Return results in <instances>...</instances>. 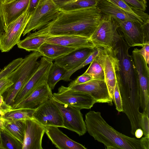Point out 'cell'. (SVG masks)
Masks as SVG:
<instances>
[{"instance_id": "1", "label": "cell", "mask_w": 149, "mask_h": 149, "mask_svg": "<svg viewBox=\"0 0 149 149\" xmlns=\"http://www.w3.org/2000/svg\"><path fill=\"white\" fill-rule=\"evenodd\" d=\"M102 16L96 7L60 11L57 17L43 27L51 36L74 35L90 38Z\"/></svg>"}, {"instance_id": "2", "label": "cell", "mask_w": 149, "mask_h": 149, "mask_svg": "<svg viewBox=\"0 0 149 149\" xmlns=\"http://www.w3.org/2000/svg\"><path fill=\"white\" fill-rule=\"evenodd\" d=\"M87 131L108 149H149V138L139 139L123 134L109 125L100 112L90 111L85 115Z\"/></svg>"}, {"instance_id": "3", "label": "cell", "mask_w": 149, "mask_h": 149, "mask_svg": "<svg viewBox=\"0 0 149 149\" xmlns=\"http://www.w3.org/2000/svg\"><path fill=\"white\" fill-rule=\"evenodd\" d=\"M42 56L39 52H33L26 56L20 65L7 77L13 83L6 91L7 93L4 101L7 104H13L18 93L38 68L39 65L38 60Z\"/></svg>"}, {"instance_id": "4", "label": "cell", "mask_w": 149, "mask_h": 149, "mask_svg": "<svg viewBox=\"0 0 149 149\" xmlns=\"http://www.w3.org/2000/svg\"><path fill=\"white\" fill-rule=\"evenodd\" d=\"M122 36L115 19L102 15L98 26L90 39L95 47L114 48Z\"/></svg>"}, {"instance_id": "5", "label": "cell", "mask_w": 149, "mask_h": 149, "mask_svg": "<svg viewBox=\"0 0 149 149\" xmlns=\"http://www.w3.org/2000/svg\"><path fill=\"white\" fill-rule=\"evenodd\" d=\"M136 81L138 88L140 107L143 111H149V69L148 64L139 53L138 49L134 48L132 55Z\"/></svg>"}, {"instance_id": "6", "label": "cell", "mask_w": 149, "mask_h": 149, "mask_svg": "<svg viewBox=\"0 0 149 149\" xmlns=\"http://www.w3.org/2000/svg\"><path fill=\"white\" fill-rule=\"evenodd\" d=\"M59 11L53 0H39L23 32V36L47 25L57 17Z\"/></svg>"}, {"instance_id": "7", "label": "cell", "mask_w": 149, "mask_h": 149, "mask_svg": "<svg viewBox=\"0 0 149 149\" xmlns=\"http://www.w3.org/2000/svg\"><path fill=\"white\" fill-rule=\"evenodd\" d=\"M57 93L52 94L55 101L63 104L74 107L80 110L91 109L96 103L88 94L72 90L68 87L61 86Z\"/></svg>"}, {"instance_id": "8", "label": "cell", "mask_w": 149, "mask_h": 149, "mask_svg": "<svg viewBox=\"0 0 149 149\" xmlns=\"http://www.w3.org/2000/svg\"><path fill=\"white\" fill-rule=\"evenodd\" d=\"M53 61L44 56L41 58L38 68L18 93L12 106L19 103L38 86L47 82L48 73L53 63Z\"/></svg>"}, {"instance_id": "9", "label": "cell", "mask_w": 149, "mask_h": 149, "mask_svg": "<svg viewBox=\"0 0 149 149\" xmlns=\"http://www.w3.org/2000/svg\"><path fill=\"white\" fill-rule=\"evenodd\" d=\"M31 15L27 10L5 29L0 36V50L2 52H9L19 42Z\"/></svg>"}, {"instance_id": "10", "label": "cell", "mask_w": 149, "mask_h": 149, "mask_svg": "<svg viewBox=\"0 0 149 149\" xmlns=\"http://www.w3.org/2000/svg\"><path fill=\"white\" fill-rule=\"evenodd\" d=\"M98 57L104 71V81L113 101L118 65V60L114 49L102 48Z\"/></svg>"}, {"instance_id": "11", "label": "cell", "mask_w": 149, "mask_h": 149, "mask_svg": "<svg viewBox=\"0 0 149 149\" xmlns=\"http://www.w3.org/2000/svg\"><path fill=\"white\" fill-rule=\"evenodd\" d=\"M33 118L44 126L64 128L61 112L52 97L35 108Z\"/></svg>"}, {"instance_id": "12", "label": "cell", "mask_w": 149, "mask_h": 149, "mask_svg": "<svg viewBox=\"0 0 149 149\" xmlns=\"http://www.w3.org/2000/svg\"><path fill=\"white\" fill-rule=\"evenodd\" d=\"M53 100L60 111L64 128L75 132L79 136L84 134L87 130L81 110Z\"/></svg>"}, {"instance_id": "13", "label": "cell", "mask_w": 149, "mask_h": 149, "mask_svg": "<svg viewBox=\"0 0 149 149\" xmlns=\"http://www.w3.org/2000/svg\"><path fill=\"white\" fill-rule=\"evenodd\" d=\"M114 19L118 24L123 38L130 47H142L145 43L149 42L146 38L142 24L132 20L123 21Z\"/></svg>"}, {"instance_id": "14", "label": "cell", "mask_w": 149, "mask_h": 149, "mask_svg": "<svg viewBox=\"0 0 149 149\" xmlns=\"http://www.w3.org/2000/svg\"><path fill=\"white\" fill-rule=\"evenodd\" d=\"M69 88L74 91L88 94L96 103H107L112 105L113 101L104 80L92 79Z\"/></svg>"}, {"instance_id": "15", "label": "cell", "mask_w": 149, "mask_h": 149, "mask_svg": "<svg viewBox=\"0 0 149 149\" xmlns=\"http://www.w3.org/2000/svg\"><path fill=\"white\" fill-rule=\"evenodd\" d=\"M44 126L33 118L25 120V134L22 149H43Z\"/></svg>"}, {"instance_id": "16", "label": "cell", "mask_w": 149, "mask_h": 149, "mask_svg": "<svg viewBox=\"0 0 149 149\" xmlns=\"http://www.w3.org/2000/svg\"><path fill=\"white\" fill-rule=\"evenodd\" d=\"M52 90L47 82H45L38 86L25 98L12 106V109L36 108L52 97Z\"/></svg>"}, {"instance_id": "17", "label": "cell", "mask_w": 149, "mask_h": 149, "mask_svg": "<svg viewBox=\"0 0 149 149\" xmlns=\"http://www.w3.org/2000/svg\"><path fill=\"white\" fill-rule=\"evenodd\" d=\"M94 48L76 49L55 59V62L63 68L67 72L70 71L83 63L93 52Z\"/></svg>"}, {"instance_id": "18", "label": "cell", "mask_w": 149, "mask_h": 149, "mask_svg": "<svg viewBox=\"0 0 149 149\" xmlns=\"http://www.w3.org/2000/svg\"><path fill=\"white\" fill-rule=\"evenodd\" d=\"M30 0H14L8 3L0 0L5 29L27 10Z\"/></svg>"}, {"instance_id": "19", "label": "cell", "mask_w": 149, "mask_h": 149, "mask_svg": "<svg viewBox=\"0 0 149 149\" xmlns=\"http://www.w3.org/2000/svg\"><path fill=\"white\" fill-rule=\"evenodd\" d=\"M45 133L53 144L59 149H86L82 145L70 138L58 128L52 126H44Z\"/></svg>"}, {"instance_id": "20", "label": "cell", "mask_w": 149, "mask_h": 149, "mask_svg": "<svg viewBox=\"0 0 149 149\" xmlns=\"http://www.w3.org/2000/svg\"><path fill=\"white\" fill-rule=\"evenodd\" d=\"M96 7L102 15L109 16L114 19L132 20L142 24L148 19L129 13L105 0H99Z\"/></svg>"}, {"instance_id": "21", "label": "cell", "mask_w": 149, "mask_h": 149, "mask_svg": "<svg viewBox=\"0 0 149 149\" xmlns=\"http://www.w3.org/2000/svg\"><path fill=\"white\" fill-rule=\"evenodd\" d=\"M46 42L74 49H94L95 47L90 38L77 36H52L47 39Z\"/></svg>"}, {"instance_id": "22", "label": "cell", "mask_w": 149, "mask_h": 149, "mask_svg": "<svg viewBox=\"0 0 149 149\" xmlns=\"http://www.w3.org/2000/svg\"><path fill=\"white\" fill-rule=\"evenodd\" d=\"M52 36L42 27L37 31L31 33L17 44L18 48L28 52H38L40 47Z\"/></svg>"}, {"instance_id": "23", "label": "cell", "mask_w": 149, "mask_h": 149, "mask_svg": "<svg viewBox=\"0 0 149 149\" xmlns=\"http://www.w3.org/2000/svg\"><path fill=\"white\" fill-rule=\"evenodd\" d=\"M25 120H10L0 116V132L3 131L8 134L22 145L25 134Z\"/></svg>"}, {"instance_id": "24", "label": "cell", "mask_w": 149, "mask_h": 149, "mask_svg": "<svg viewBox=\"0 0 149 149\" xmlns=\"http://www.w3.org/2000/svg\"><path fill=\"white\" fill-rule=\"evenodd\" d=\"M75 49L45 42L40 47L38 52L41 53L43 56L53 60Z\"/></svg>"}, {"instance_id": "25", "label": "cell", "mask_w": 149, "mask_h": 149, "mask_svg": "<svg viewBox=\"0 0 149 149\" xmlns=\"http://www.w3.org/2000/svg\"><path fill=\"white\" fill-rule=\"evenodd\" d=\"M60 11H68L96 7L99 0H53Z\"/></svg>"}, {"instance_id": "26", "label": "cell", "mask_w": 149, "mask_h": 149, "mask_svg": "<svg viewBox=\"0 0 149 149\" xmlns=\"http://www.w3.org/2000/svg\"><path fill=\"white\" fill-rule=\"evenodd\" d=\"M67 72L63 68L55 62L53 63L49 70L47 80V83L52 90Z\"/></svg>"}, {"instance_id": "27", "label": "cell", "mask_w": 149, "mask_h": 149, "mask_svg": "<svg viewBox=\"0 0 149 149\" xmlns=\"http://www.w3.org/2000/svg\"><path fill=\"white\" fill-rule=\"evenodd\" d=\"M35 108H19L12 109L3 116L6 119L12 120H26L33 118Z\"/></svg>"}, {"instance_id": "28", "label": "cell", "mask_w": 149, "mask_h": 149, "mask_svg": "<svg viewBox=\"0 0 149 149\" xmlns=\"http://www.w3.org/2000/svg\"><path fill=\"white\" fill-rule=\"evenodd\" d=\"M98 55L90 63L84 73L90 76L92 79L104 80V71L99 62Z\"/></svg>"}, {"instance_id": "29", "label": "cell", "mask_w": 149, "mask_h": 149, "mask_svg": "<svg viewBox=\"0 0 149 149\" xmlns=\"http://www.w3.org/2000/svg\"><path fill=\"white\" fill-rule=\"evenodd\" d=\"M129 13L141 17L149 19L148 15L145 11L134 8L128 5L123 0H105Z\"/></svg>"}, {"instance_id": "30", "label": "cell", "mask_w": 149, "mask_h": 149, "mask_svg": "<svg viewBox=\"0 0 149 149\" xmlns=\"http://www.w3.org/2000/svg\"><path fill=\"white\" fill-rule=\"evenodd\" d=\"M0 132L3 149H22V144L16 139L3 131Z\"/></svg>"}, {"instance_id": "31", "label": "cell", "mask_w": 149, "mask_h": 149, "mask_svg": "<svg viewBox=\"0 0 149 149\" xmlns=\"http://www.w3.org/2000/svg\"><path fill=\"white\" fill-rule=\"evenodd\" d=\"M102 48L95 47L93 52L86 59L81 65L76 68L68 72H67L61 79L64 81H68L71 80L70 77L72 74L77 70L90 63L98 55L101 50Z\"/></svg>"}, {"instance_id": "32", "label": "cell", "mask_w": 149, "mask_h": 149, "mask_svg": "<svg viewBox=\"0 0 149 149\" xmlns=\"http://www.w3.org/2000/svg\"><path fill=\"white\" fill-rule=\"evenodd\" d=\"M23 60L22 58H18L13 60L5 67L0 72V80L7 77L20 65Z\"/></svg>"}, {"instance_id": "33", "label": "cell", "mask_w": 149, "mask_h": 149, "mask_svg": "<svg viewBox=\"0 0 149 149\" xmlns=\"http://www.w3.org/2000/svg\"><path fill=\"white\" fill-rule=\"evenodd\" d=\"M113 101L114 102L116 110L119 112H123L122 99L117 81L114 88Z\"/></svg>"}, {"instance_id": "34", "label": "cell", "mask_w": 149, "mask_h": 149, "mask_svg": "<svg viewBox=\"0 0 149 149\" xmlns=\"http://www.w3.org/2000/svg\"><path fill=\"white\" fill-rule=\"evenodd\" d=\"M149 115L143 111L140 121V126L144 136L148 138H149Z\"/></svg>"}, {"instance_id": "35", "label": "cell", "mask_w": 149, "mask_h": 149, "mask_svg": "<svg viewBox=\"0 0 149 149\" xmlns=\"http://www.w3.org/2000/svg\"><path fill=\"white\" fill-rule=\"evenodd\" d=\"M128 5L136 9L145 11L147 7V4L141 0H123Z\"/></svg>"}, {"instance_id": "36", "label": "cell", "mask_w": 149, "mask_h": 149, "mask_svg": "<svg viewBox=\"0 0 149 149\" xmlns=\"http://www.w3.org/2000/svg\"><path fill=\"white\" fill-rule=\"evenodd\" d=\"M92 79V78L90 76L84 73L71 82L68 84V87L70 88L74 86L84 83Z\"/></svg>"}, {"instance_id": "37", "label": "cell", "mask_w": 149, "mask_h": 149, "mask_svg": "<svg viewBox=\"0 0 149 149\" xmlns=\"http://www.w3.org/2000/svg\"><path fill=\"white\" fill-rule=\"evenodd\" d=\"M13 84L7 77L0 80V95L6 92L7 90Z\"/></svg>"}, {"instance_id": "38", "label": "cell", "mask_w": 149, "mask_h": 149, "mask_svg": "<svg viewBox=\"0 0 149 149\" xmlns=\"http://www.w3.org/2000/svg\"><path fill=\"white\" fill-rule=\"evenodd\" d=\"M138 51L148 64L149 62V42L145 43L141 49H138Z\"/></svg>"}, {"instance_id": "39", "label": "cell", "mask_w": 149, "mask_h": 149, "mask_svg": "<svg viewBox=\"0 0 149 149\" xmlns=\"http://www.w3.org/2000/svg\"><path fill=\"white\" fill-rule=\"evenodd\" d=\"M39 0H30L27 10L28 13L31 15L35 10Z\"/></svg>"}, {"instance_id": "40", "label": "cell", "mask_w": 149, "mask_h": 149, "mask_svg": "<svg viewBox=\"0 0 149 149\" xmlns=\"http://www.w3.org/2000/svg\"><path fill=\"white\" fill-rule=\"evenodd\" d=\"M4 29L5 25L0 5V36L4 33Z\"/></svg>"}, {"instance_id": "41", "label": "cell", "mask_w": 149, "mask_h": 149, "mask_svg": "<svg viewBox=\"0 0 149 149\" xmlns=\"http://www.w3.org/2000/svg\"><path fill=\"white\" fill-rule=\"evenodd\" d=\"M143 134L142 130L141 128H138L136 130L134 135L136 138L139 139L142 136Z\"/></svg>"}, {"instance_id": "42", "label": "cell", "mask_w": 149, "mask_h": 149, "mask_svg": "<svg viewBox=\"0 0 149 149\" xmlns=\"http://www.w3.org/2000/svg\"><path fill=\"white\" fill-rule=\"evenodd\" d=\"M0 108L10 110L12 109V107L11 105H8L6 104H0Z\"/></svg>"}, {"instance_id": "43", "label": "cell", "mask_w": 149, "mask_h": 149, "mask_svg": "<svg viewBox=\"0 0 149 149\" xmlns=\"http://www.w3.org/2000/svg\"><path fill=\"white\" fill-rule=\"evenodd\" d=\"M10 111V110L8 109H5L0 108V116H3L6 113Z\"/></svg>"}, {"instance_id": "44", "label": "cell", "mask_w": 149, "mask_h": 149, "mask_svg": "<svg viewBox=\"0 0 149 149\" xmlns=\"http://www.w3.org/2000/svg\"><path fill=\"white\" fill-rule=\"evenodd\" d=\"M6 104L3 100V98L2 95H0V104Z\"/></svg>"}, {"instance_id": "45", "label": "cell", "mask_w": 149, "mask_h": 149, "mask_svg": "<svg viewBox=\"0 0 149 149\" xmlns=\"http://www.w3.org/2000/svg\"><path fill=\"white\" fill-rule=\"evenodd\" d=\"M3 2L5 3H8L14 0H1Z\"/></svg>"}, {"instance_id": "46", "label": "cell", "mask_w": 149, "mask_h": 149, "mask_svg": "<svg viewBox=\"0 0 149 149\" xmlns=\"http://www.w3.org/2000/svg\"><path fill=\"white\" fill-rule=\"evenodd\" d=\"M144 3L147 4V0H141Z\"/></svg>"}]
</instances>
